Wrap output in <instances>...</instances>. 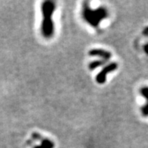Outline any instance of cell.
<instances>
[{
	"label": "cell",
	"instance_id": "2",
	"mask_svg": "<svg viewBox=\"0 0 148 148\" xmlns=\"http://www.w3.org/2000/svg\"><path fill=\"white\" fill-rule=\"evenodd\" d=\"M84 17L87 19L89 23H91L93 26H97V23L101 21V20L107 15V12L104 9H100L99 11H90L88 8H85L84 10Z\"/></svg>",
	"mask_w": 148,
	"mask_h": 148
},
{
	"label": "cell",
	"instance_id": "1",
	"mask_svg": "<svg viewBox=\"0 0 148 148\" xmlns=\"http://www.w3.org/2000/svg\"><path fill=\"white\" fill-rule=\"evenodd\" d=\"M55 8V3L53 2H45L42 5V12L43 15L42 33L46 38L51 37L54 33V25L51 20V16Z\"/></svg>",
	"mask_w": 148,
	"mask_h": 148
},
{
	"label": "cell",
	"instance_id": "4",
	"mask_svg": "<svg viewBox=\"0 0 148 148\" xmlns=\"http://www.w3.org/2000/svg\"><path fill=\"white\" fill-rule=\"evenodd\" d=\"M89 55L91 56H97L103 59V60H108L111 57L110 53L107 52L104 50H102V49H93L92 51H90Z\"/></svg>",
	"mask_w": 148,
	"mask_h": 148
},
{
	"label": "cell",
	"instance_id": "8",
	"mask_svg": "<svg viewBox=\"0 0 148 148\" xmlns=\"http://www.w3.org/2000/svg\"><path fill=\"white\" fill-rule=\"evenodd\" d=\"M142 113L144 116H148V103L144 107H143Z\"/></svg>",
	"mask_w": 148,
	"mask_h": 148
},
{
	"label": "cell",
	"instance_id": "6",
	"mask_svg": "<svg viewBox=\"0 0 148 148\" xmlns=\"http://www.w3.org/2000/svg\"><path fill=\"white\" fill-rule=\"evenodd\" d=\"M104 63L103 60H97V61H94V62L91 63L89 65V69L90 70H95L97 68V66H100Z\"/></svg>",
	"mask_w": 148,
	"mask_h": 148
},
{
	"label": "cell",
	"instance_id": "7",
	"mask_svg": "<svg viewBox=\"0 0 148 148\" xmlns=\"http://www.w3.org/2000/svg\"><path fill=\"white\" fill-rule=\"evenodd\" d=\"M140 93L148 101V87H144L140 90Z\"/></svg>",
	"mask_w": 148,
	"mask_h": 148
},
{
	"label": "cell",
	"instance_id": "5",
	"mask_svg": "<svg viewBox=\"0 0 148 148\" xmlns=\"http://www.w3.org/2000/svg\"><path fill=\"white\" fill-rule=\"evenodd\" d=\"M54 145L51 140H43L42 143V147H36V148H53Z\"/></svg>",
	"mask_w": 148,
	"mask_h": 148
},
{
	"label": "cell",
	"instance_id": "9",
	"mask_svg": "<svg viewBox=\"0 0 148 148\" xmlns=\"http://www.w3.org/2000/svg\"><path fill=\"white\" fill-rule=\"evenodd\" d=\"M144 51H145V52L148 55V43L144 45Z\"/></svg>",
	"mask_w": 148,
	"mask_h": 148
},
{
	"label": "cell",
	"instance_id": "3",
	"mask_svg": "<svg viewBox=\"0 0 148 148\" xmlns=\"http://www.w3.org/2000/svg\"><path fill=\"white\" fill-rule=\"evenodd\" d=\"M117 68V64L115 63H112L106 66L103 70H101V72L96 77V81L99 84L104 83L106 81V77H107V75L109 73L112 72L113 70H116Z\"/></svg>",
	"mask_w": 148,
	"mask_h": 148
}]
</instances>
